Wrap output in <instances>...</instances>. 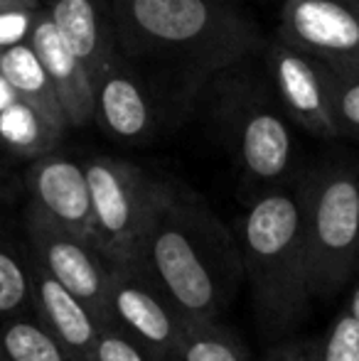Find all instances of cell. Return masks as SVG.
<instances>
[{"label": "cell", "instance_id": "6da1fadb", "mask_svg": "<svg viewBox=\"0 0 359 361\" xmlns=\"http://www.w3.org/2000/svg\"><path fill=\"white\" fill-rule=\"evenodd\" d=\"M135 258L187 322L221 317L244 281L234 231L197 192L173 180H158Z\"/></svg>", "mask_w": 359, "mask_h": 361}, {"label": "cell", "instance_id": "7a4b0ae2", "mask_svg": "<svg viewBox=\"0 0 359 361\" xmlns=\"http://www.w3.org/2000/svg\"><path fill=\"white\" fill-rule=\"evenodd\" d=\"M118 52L190 74H221L261 44L254 23L224 0H111Z\"/></svg>", "mask_w": 359, "mask_h": 361}, {"label": "cell", "instance_id": "3957f363", "mask_svg": "<svg viewBox=\"0 0 359 361\" xmlns=\"http://www.w3.org/2000/svg\"><path fill=\"white\" fill-rule=\"evenodd\" d=\"M234 236L261 327L271 334L296 329L312 300L303 177L259 192L241 214Z\"/></svg>", "mask_w": 359, "mask_h": 361}, {"label": "cell", "instance_id": "277c9868", "mask_svg": "<svg viewBox=\"0 0 359 361\" xmlns=\"http://www.w3.org/2000/svg\"><path fill=\"white\" fill-rule=\"evenodd\" d=\"M310 295L335 298L359 271V162L330 157L303 177Z\"/></svg>", "mask_w": 359, "mask_h": 361}, {"label": "cell", "instance_id": "5b68a950", "mask_svg": "<svg viewBox=\"0 0 359 361\" xmlns=\"http://www.w3.org/2000/svg\"><path fill=\"white\" fill-rule=\"evenodd\" d=\"M217 121L236 165L251 185L264 192L296 180V138L278 99L271 104L266 94L259 99L234 86L219 94Z\"/></svg>", "mask_w": 359, "mask_h": 361}, {"label": "cell", "instance_id": "8992f818", "mask_svg": "<svg viewBox=\"0 0 359 361\" xmlns=\"http://www.w3.org/2000/svg\"><path fill=\"white\" fill-rule=\"evenodd\" d=\"M94 212L96 246L106 261L135 258L150 216L158 177L116 157H91L84 165Z\"/></svg>", "mask_w": 359, "mask_h": 361}, {"label": "cell", "instance_id": "52a82bcc", "mask_svg": "<svg viewBox=\"0 0 359 361\" xmlns=\"http://www.w3.org/2000/svg\"><path fill=\"white\" fill-rule=\"evenodd\" d=\"M187 319L138 258L109 261L104 324L123 332L153 361H170Z\"/></svg>", "mask_w": 359, "mask_h": 361}, {"label": "cell", "instance_id": "ba28073f", "mask_svg": "<svg viewBox=\"0 0 359 361\" xmlns=\"http://www.w3.org/2000/svg\"><path fill=\"white\" fill-rule=\"evenodd\" d=\"M281 42L325 62L337 74H359L357 0H286Z\"/></svg>", "mask_w": 359, "mask_h": 361}, {"label": "cell", "instance_id": "9c48e42d", "mask_svg": "<svg viewBox=\"0 0 359 361\" xmlns=\"http://www.w3.org/2000/svg\"><path fill=\"white\" fill-rule=\"evenodd\" d=\"M28 226L35 263H39L74 298L82 300L104 327L109 261L99 251V246L77 233L64 231L35 209L30 212Z\"/></svg>", "mask_w": 359, "mask_h": 361}, {"label": "cell", "instance_id": "30bf717a", "mask_svg": "<svg viewBox=\"0 0 359 361\" xmlns=\"http://www.w3.org/2000/svg\"><path fill=\"white\" fill-rule=\"evenodd\" d=\"M269 64L276 99L291 123L320 140L340 138L332 118V69L281 39L271 44Z\"/></svg>", "mask_w": 359, "mask_h": 361}, {"label": "cell", "instance_id": "8fae6325", "mask_svg": "<svg viewBox=\"0 0 359 361\" xmlns=\"http://www.w3.org/2000/svg\"><path fill=\"white\" fill-rule=\"evenodd\" d=\"M32 209L64 231L96 243L87 170L62 155H42L30 167Z\"/></svg>", "mask_w": 359, "mask_h": 361}, {"label": "cell", "instance_id": "7c38bea8", "mask_svg": "<svg viewBox=\"0 0 359 361\" xmlns=\"http://www.w3.org/2000/svg\"><path fill=\"white\" fill-rule=\"evenodd\" d=\"M28 42L32 44L35 54L39 57L54 91H57L67 126L84 128L87 123H91L96 109L94 79L87 72V67L79 62L77 54L67 47V42L59 37L49 15L35 20Z\"/></svg>", "mask_w": 359, "mask_h": 361}, {"label": "cell", "instance_id": "4fadbf2b", "mask_svg": "<svg viewBox=\"0 0 359 361\" xmlns=\"http://www.w3.org/2000/svg\"><path fill=\"white\" fill-rule=\"evenodd\" d=\"M32 290L39 319L54 334L72 361H94V347L101 332V322L94 312L62 288L39 263H32Z\"/></svg>", "mask_w": 359, "mask_h": 361}, {"label": "cell", "instance_id": "5bb4252c", "mask_svg": "<svg viewBox=\"0 0 359 361\" xmlns=\"http://www.w3.org/2000/svg\"><path fill=\"white\" fill-rule=\"evenodd\" d=\"M49 20L57 27L59 37L87 67L91 79H99L114 67L116 37L111 23V5L99 0H54Z\"/></svg>", "mask_w": 359, "mask_h": 361}, {"label": "cell", "instance_id": "9a60e30c", "mask_svg": "<svg viewBox=\"0 0 359 361\" xmlns=\"http://www.w3.org/2000/svg\"><path fill=\"white\" fill-rule=\"evenodd\" d=\"M94 118L121 143H143L155 128L153 104L138 79L128 72L109 67L94 84Z\"/></svg>", "mask_w": 359, "mask_h": 361}, {"label": "cell", "instance_id": "2e32d148", "mask_svg": "<svg viewBox=\"0 0 359 361\" xmlns=\"http://www.w3.org/2000/svg\"><path fill=\"white\" fill-rule=\"evenodd\" d=\"M0 72L10 81L18 99L25 101L28 106H32L59 135L69 128L62 104L57 99V91H54L39 57L35 54L32 44L20 42L13 44V47L0 49Z\"/></svg>", "mask_w": 359, "mask_h": 361}, {"label": "cell", "instance_id": "e0dca14e", "mask_svg": "<svg viewBox=\"0 0 359 361\" xmlns=\"http://www.w3.org/2000/svg\"><path fill=\"white\" fill-rule=\"evenodd\" d=\"M170 361H251V354L221 317L190 319L185 322Z\"/></svg>", "mask_w": 359, "mask_h": 361}, {"label": "cell", "instance_id": "ac0fdd59", "mask_svg": "<svg viewBox=\"0 0 359 361\" xmlns=\"http://www.w3.org/2000/svg\"><path fill=\"white\" fill-rule=\"evenodd\" d=\"M59 133L25 101H13L0 111V140L20 155H44Z\"/></svg>", "mask_w": 359, "mask_h": 361}, {"label": "cell", "instance_id": "d6986e66", "mask_svg": "<svg viewBox=\"0 0 359 361\" xmlns=\"http://www.w3.org/2000/svg\"><path fill=\"white\" fill-rule=\"evenodd\" d=\"M0 359L3 361H72L44 322L10 319L0 329Z\"/></svg>", "mask_w": 359, "mask_h": 361}, {"label": "cell", "instance_id": "ffe728a7", "mask_svg": "<svg viewBox=\"0 0 359 361\" xmlns=\"http://www.w3.org/2000/svg\"><path fill=\"white\" fill-rule=\"evenodd\" d=\"M359 357V317L342 307L322 337H315V361H355Z\"/></svg>", "mask_w": 359, "mask_h": 361}, {"label": "cell", "instance_id": "44dd1931", "mask_svg": "<svg viewBox=\"0 0 359 361\" xmlns=\"http://www.w3.org/2000/svg\"><path fill=\"white\" fill-rule=\"evenodd\" d=\"M28 302H35L32 271L18 256L0 248V314L23 312Z\"/></svg>", "mask_w": 359, "mask_h": 361}, {"label": "cell", "instance_id": "7402d4cb", "mask_svg": "<svg viewBox=\"0 0 359 361\" xmlns=\"http://www.w3.org/2000/svg\"><path fill=\"white\" fill-rule=\"evenodd\" d=\"M332 118L340 138H359V74L332 72Z\"/></svg>", "mask_w": 359, "mask_h": 361}, {"label": "cell", "instance_id": "603a6c76", "mask_svg": "<svg viewBox=\"0 0 359 361\" xmlns=\"http://www.w3.org/2000/svg\"><path fill=\"white\" fill-rule=\"evenodd\" d=\"M94 361H153V357L123 332L104 324L94 347Z\"/></svg>", "mask_w": 359, "mask_h": 361}, {"label": "cell", "instance_id": "cb8c5ba5", "mask_svg": "<svg viewBox=\"0 0 359 361\" xmlns=\"http://www.w3.org/2000/svg\"><path fill=\"white\" fill-rule=\"evenodd\" d=\"M32 8H3L0 10V49L28 42L35 25Z\"/></svg>", "mask_w": 359, "mask_h": 361}, {"label": "cell", "instance_id": "d4e9b609", "mask_svg": "<svg viewBox=\"0 0 359 361\" xmlns=\"http://www.w3.org/2000/svg\"><path fill=\"white\" fill-rule=\"evenodd\" d=\"M266 361H315V337L283 342L269 354Z\"/></svg>", "mask_w": 359, "mask_h": 361}, {"label": "cell", "instance_id": "484cf974", "mask_svg": "<svg viewBox=\"0 0 359 361\" xmlns=\"http://www.w3.org/2000/svg\"><path fill=\"white\" fill-rule=\"evenodd\" d=\"M13 101H18V94H15V89L10 86V81L5 79L3 72H0V111L8 109Z\"/></svg>", "mask_w": 359, "mask_h": 361}, {"label": "cell", "instance_id": "4316f807", "mask_svg": "<svg viewBox=\"0 0 359 361\" xmlns=\"http://www.w3.org/2000/svg\"><path fill=\"white\" fill-rule=\"evenodd\" d=\"M347 307L352 310V312L359 317V281H357V286L352 288V293H350V300H347Z\"/></svg>", "mask_w": 359, "mask_h": 361}, {"label": "cell", "instance_id": "83f0119b", "mask_svg": "<svg viewBox=\"0 0 359 361\" xmlns=\"http://www.w3.org/2000/svg\"><path fill=\"white\" fill-rule=\"evenodd\" d=\"M3 8H32V0H0V10Z\"/></svg>", "mask_w": 359, "mask_h": 361}, {"label": "cell", "instance_id": "f1b7e54d", "mask_svg": "<svg viewBox=\"0 0 359 361\" xmlns=\"http://www.w3.org/2000/svg\"><path fill=\"white\" fill-rule=\"evenodd\" d=\"M355 361H359V357H357V359H355Z\"/></svg>", "mask_w": 359, "mask_h": 361}, {"label": "cell", "instance_id": "f546056e", "mask_svg": "<svg viewBox=\"0 0 359 361\" xmlns=\"http://www.w3.org/2000/svg\"><path fill=\"white\" fill-rule=\"evenodd\" d=\"M357 5H359V0H357Z\"/></svg>", "mask_w": 359, "mask_h": 361}, {"label": "cell", "instance_id": "4dcf8cb0", "mask_svg": "<svg viewBox=\"0 0 359 361\" xmlns=\"http://www.w3.org/2000/svg\"><path fill=\"white\" fill-rule=\"evenodd\" d=\"M32 3H35V0H32Z\"/></svg>", "mask_w": 359, "mask_h": 361}, {"label": "cell", "instance_id": "1f68e13d", "mask_svg": "<svg viewBox=\"0 0 359 361\" xmlns=\"http://www.w3.org/2000/svg\"><path fill=\"white\" fill-rule=\"evenodd\" d=\"M0 361H3V359H0Z\"/></svg>", "mask_w": 359, "mask_h": 361}]
</instances>
